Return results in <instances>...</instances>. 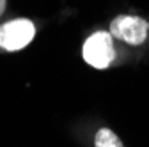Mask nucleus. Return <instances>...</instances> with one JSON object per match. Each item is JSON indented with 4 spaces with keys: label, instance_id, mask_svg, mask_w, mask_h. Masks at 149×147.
<instances>
[{
    "label": "nucleus",
    "instance_id": "1",
    "mask_svg": "<svg viewBox=\"0 0 149 147\" xmlns=\"http://www.w3.org/2000/svg\"><path fill=\"white\" fill-rule=\"evenodd\" d=\"M84 59L89 66L96 69H105L116 59V50L112 43V35L107 32H96L89 35L84 43Z\"/></svg>",
    "mask_w": 149,
    "mask_h": 147
},
{
    "label": "nucleus",
    "instance_id": "2",
    "mask_svg": "<svg viewBox=\"0 0 149 147\" xmlns=\"http://www.w3.org/2000/svg\"><path fill=\"white\" fill-rule=\"evenodd\" d=\"M36 35V27L30 20L18 18L0 25V48L7 51H16L25 48Z\"/></svg>",
    "mask_w": 149,
    "mask_h": 147
},
{
    "label": "nucleus",
    "instance_id": "3",
    "mask_svg": "<svg viewBox=\"0 0 149 147\" xmlns=\"http://www.w3.org/2000/svg\"><path fill=\"white\" fill-rule=\"evenodd\" d=\"M147 34H149V23L139 16L121 14L114 18V21L110 23V35L135 46L142 44L147 39Z\"/></svg>",
    "mask_w": 149,
    "mask_h": 147
},
{
    "label": "nucleus",
    "instance_id": "4",
    "mask_svg": "<svg viewBox=\"0 0 149 147\" xmlns=\"http://www.w3.org/2000/svg\"><path fill=\"white\" fill-rule=\"evenodd\" d=\"M94 145L96 147H124L121 138L108 128H101L94 137Z\"/></svg>",
    "mask_w": 149,
    "mask_h": 147
},
{
    "label": "nucleus",
    "instance_id": "5",
    "mask_svg": "<svg viewBox=\"0 0 149 147\" xmlns=\"http://www.w3.org/2000/svg\"><path fill=\"white\" fill-rule=\"evenodd\" d=\"M4 11H6V0H0V16H2Z\"/></svg>",
    "mask_w": 149,
    "mask_h": 147
}]
</instances>
